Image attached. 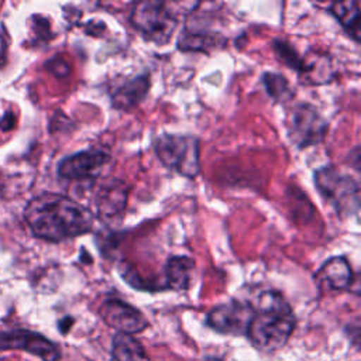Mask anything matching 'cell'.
Returning <instances> with one entry per match:
<instances>
[{"label":"cell","mask_w":361,"mask_h":361,"mask_svg":"<svg viewBox=\"0 0 361 361\" xmlns=\"http://www.w3.org/2000/svg\"><path fill=\"white\" fill-rule=\"evenodd\" d=\"M34 235L62 241L90 231L94 217L89 209L68 196L44 193L34 197L24 210Z\"/></svg>","instance_id":"obj_1"},{"label":"cell","mask_w":361,"mask_h":361,"mask_svg":"<svg viewBox=\"0 0 361 361\" xmlns=\"http://www.w3.org/2000/svg\"><path fill=\"white\" fill-rule=\"evenodd\" d=\"M254 314L247 329L252 345L264 353H274L282 348L289 340L295 316L289 303L279 292L265 290L258 296Z\"/></svg>","instance_id":"obj_2"},{"label":"cell","mask_w":361,"mask_h":361,"mask_svg":"<svg viewBox=\"0 0 361 361\" xmlns=\"http://www.w3.org/2000/svg\"><path fill=\"white\" fill-rule=\"evenodd\" d=\"M154 151L164 166L193 179L200 172V147L193 135L161 134L154 141Z\"/></svg>","instance_id":"obj_3"},{"label":"cell","mask_w":361,"mask_h":361,"mask_svg":"<svg viewBox=\"0 0 361 361\" xmlns=\"http://www.w3.org/2000/svg\"><path fill=\"white\" fill-rule=\"evenodd\" d=\"M320 196L340 216H354L360 209V185L333 166H323L313 175Z\"/></svg>","instance_id":"obj_4"},{"label":"cell","mask_w":361,"mask_h":361,"mask_svg":"<svg viewBox=\"0 0 361 361\" xmlns=\"http://www.w3.org/2000/svg\"><path fill=\"white\" fill-rule=\"evenodd\" d=\"M130 21L147 41L157 45H165L176 28V17L169 4L157 0L135 3Z\"/></svg>","instance_id":"obj_5"},{"label":"cell","mask_w":361,"mask_h":361,"mask_svg":"<svg viewBox=\"0 0 361 361\" xmlns=\"http://www.w3.org/2000/svg\"><path fill=\"white\" fill-rule=\"evenodd\" d=\"M288 135L298 148H307L319 144L327 133V121L309 103H299L290 109L286 120Z\"/></svg>","instance_id":"obj_6"},{"label":"cell","mask_w":361,"mask_h":361,"mask_svg":"<svg viewBox=\"0 0 361 361\" xmlns=\"http://www.w3.org/2000/svg\"><path fill=\"white\" fill-rule=\"evenodd\" d=\"M110 161L103 148H89L63 158L58 165V175L66 180H93Z\"/></svg>","instance_id":"obj_7"},{"label":"cell","mask_w":361,"mask_h":361,"mask_svg":"<svg viewBox=\"0 0 361 361\" xmlns=\"http://www.w3.org/2000/svg\"><path fill=\"white\" fill-rule=\"evenodd\" d=\"M254 314L252 305L230 300L213 307L207 314V324L223 334H244Z\"/></svg>","instance_id":"obj_8"},{"label":"cell","mask_w":361,"mask_h":361,"mask_svg":"<svg viewBox=\"0 0 361 361\" xmlns=\"http://www.w3.org/2000/svg\"><path fill=\"white\" fill-rule=\"evenodd\" d=\"M99 313L104 323L117 330V333L133 336L142 331L148 326L145 316L138 309L121 299H106L102 303Z\"/></svg>","instance_id":"obj_9"},{"label":"cell","mask_w":361,"mask_h":361,"mask_svg":"<svg viewBox=\"0 0 361 361\" xmlns=\"http://www.w3.org/2000/svg\"><path fill=\"white\" fill-rule=\"evenodd\" d=\"M24 350L39 357L42 361H56L61 354L58 347L44 336L32 331H11L0 334V350Z\"/></svg>","instance_id":"obj_10"},{"label":"cell","mask_w":361,"mask_h":361,"mask_svg":"<svg viewBox=\"0 0 361 361\" xmlns=\"http://www.w3.org/2000/svg\"><path fill=\"white\" fill-rule=\"evenodd\" d=\"M128 199V186L120 179L104 180L96 192V209L104 221L120 220Z\"/></svg>","instance_id":"obj_11"},{"label":"cell","mask_w":361,"mask_h":361,"mask_svg":"<svg viewBox=\"0 0 361 361\" xmlns=\"http://www.w3.org/2000/svg\"><path fill=\"white\" fill-rule=\"evenodd\" d=\"M314 279L322 289L345 290L351 286L354 275L348 261L344 257H333L319 268Z\"/></svg>","instance_id":"obj_12"},{"label":"cell","mask_w":361,"mask_h":361,"mask_svg":"<svg viewBox=\"0 0 361 361\" xmlns=\"http://www.w3.org/2000/svg\"><path fill=\"white\" fill-rule=\"evenodd\" d=\"M149 85V76L145 73L126 80L118 87H116V90L111 94L113 107L124 111L134 109L147 96Z\"/></svg>","instance_id":"obj_13"},{"label":"cell","mask_w":361,"mask_h":361,"mask_svg":"<svg viewBox=\"0 0 361 361\" xmlns=\"http://www.w3.org/2000/svg\"><path fill=\"white\" fill-rule=\"evenodd\" d=\"M195 261L186 255H173L165 265V288L186 290L192 282Z\"/></svg>","instance_id":"obj_14"},{"label":"cell","mask_w":361,"mask_h":361,"mask_svg":"<svg viewBox=\"0 0 361 361\" xmlns=\"http://www.w3.org/2000/svg\"><path fill=\"white\" fill-rule=\"evenodd\" d=\"M330 13L334 16V18L340 23V25L344 28V31L354 38V41H360V32H361V11L358 1L350 0V1H336L330 7Z\"/></svg>","instance_id":"obj_15"},{"label":"cell","mask_w":361,"mask_h":361,"mask_svg":"<svg viewBox=\"0 0 361 361\" xmlns=\"http://www.w3.org/2000/svg\"><path fill=\"white\" fill-rule=\"evenodd\" d=\"M298 72L302 80L306 83H312V85L324 83L329 80L331 75L330 59L326 55L314 54L300 61V66Z\"/></svg>","instance_id":"obj_16"},{"label":"cell","mask_w":361,"mask_h":361,"mask_svg":"<svg viewBox=\"0 0 361 361\" xmlns=\"http://www.w3.org/2000/svg\"><path fill=\"white\" fill-rule=\"evenodd\" d=\"M113 358L116 361H149L142 344L134 336L124 333L113 337Z\"/></svg>","instance_id":"obj_17"},{"label":"cell","mask_w":361,"mask_h":361,"mask_svg":"<svg viewBox=\"0 0 361 361\" xmlns=\"http://www.w3.org/2000/svg\"><path fill=\"white\" fill-rule=\"evenodd\" d=\"M262 83L267 89V93L276 102H289L293 97V90L289 82L281 73L265 72L262 75Z\"/></svg>","instance_id":"obj_18"},{"label":"cell","mask_w":361,"mask_h":361,"mask_svg":"<svg viewBox=\"0 0 361 361\" xmlns=\"http://www.w3.org/2000/svg\"><path fill=\"white\" fill-rule=\"evenodd\" d=\"M216 38L207 32L185 30L179 37L178 48L182 51H207L216 47Z\"/></svg>","instance_id":"obj_19"},{"label":"cell","mask_w":361,"mask_h":361,"mask_svg":"<svg viewBox=\"0 0 361 361\" xmlns=\"http://www.w3.org/2000/svg\"><path fill=\"white\" fill-rule=\"evenodd\" d=\"M272 48H274L276 56L281 59L282 63H285L290 69L299 71L302 58H300V55L296 52V49L289 42H286L283 39H275L272 42Z\"/></svg>","instance_id":"obj_20"},{"label":"cell","mask_w":361,"mask_h":361,"mask_svg":"<svg viewBox=\"0 0 361 361\" xmlns=\"http://www.w3.org/2000/svg\"><path fill=\"white\" fill-rule=\"evenodd\" d=\"M204 361H220V360H217V358H209V360H204Z\"/></svg>","instance_id":"obj_21"}]
</instances>
